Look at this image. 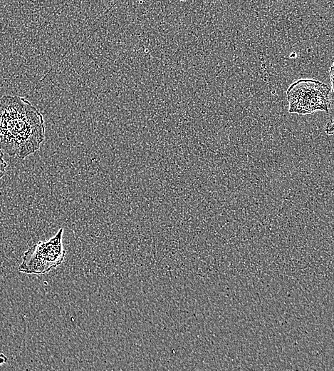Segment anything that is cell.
Masks as SVG:
<instances>
[{
	"label": "cell",
	"mask_w": 334,
	"mask_h": 371,
	"mask_svg": "<svg viewBox=\"0 0 334 371\" xmlns=\"http://www.w3.org/2000/svg\"><path fill=\"white\" fill-rule=\"evenodd\" d=\"M45 138L42 114L28 100L18 96L0 98V149L24 159L37 151Z\"/></svg>",
	"instance_id": "obj_1"
},
{
	"label": "cell",
	"mask_w": 334,
	"mask_h": 371,
	"mask_svg": "<svg viewBox=\"0 0 334 371\" xmlns=\"http://www.w3.org/2000/svg\"><path fill=\"white\" fill-rule=\"evenodd\" d=\"M288 112L296 114H310L316 111L328 113L333 103V91L329 86L310 78L299 79L287 89Z\"/></svg>",
	"instance_id": "obj_2"
},
{
	"label": "cell",
	"mask_w": 334,
	"mask_h": 371,
	"mask_svg": "<svg viewBox=\"0 0 334 371\" xmlns=\"http://www.w3.org/2000/svg\"><path fill=\"white\" fill-rule=\"evenodd\" d=\"M63 229L45 241H38L24 252L19 271L24 274L48 273L63 263L66 252L63 245Z\"/></svg>",
	"instance_id": "obj_3"
},
{
	"label": "cell",
	"mask_w": 334,
	"mask_h": 371,
	"mask_svg": "<svg viewBox=\"0 0 334 371\" xmlns=\"http://www.w3.org/2000/svg\"><path fill=\"white\" fill-rule=\"evenodd\" d=\"M7 167V163L4 158V153L0 149V180L4 176L6 173V169Z\"/></svg>",
	"instance_id": "obj_4"
},
{
	"label": "cell",
	"mask_w": 334,
	"mask_h": 371,
	"mask_svg": "<svg viewBox=\"0 0 334 371\" xmlns=\"http://www.w3.org/2000/svg\"><path fill=\"white\" fill-rule=\"evenodd\" d=\"M325 131L328 135L333 134V120L332 119L330 121L327 123L325 127Z\"/></svg>",
	"instance_id": "obj_5"
},
{
	"label": "cell",
	"mask_w": 334,
	"mask_h": 371,
	"mask_svg": "<svg viewBox=\"0 0 334 371\" xmlns=\"http://www.w3.org/2000/svg\"><path fill=\"white\" fill-rule=\"evenodd\" d=\"M329 73H330V89L333 92V63H332L330 69H329Z\"/></svg>",
	"instance_id": "obj_6"
},
{
	"label": "cell",
	"mask_w": 334,
	"mask_h": 371,
	"mask_svg": "<svg viewBox=\"0 0 334 371\" xmlns=\"http://www.w3.org/2000/svg\"><path fill=\"white\" fill-rule=\"evenodd\" d=\"M6 362H7V357L3 353H0V365Z\"/></svg>",
	"instance_id": "obj_7"
}]
</instances>
